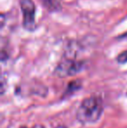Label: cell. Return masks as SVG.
<instances>
[{
	"mask_svg": "<svg viewBox=\"0 0 127 128\" xmlns=\"http://www.w3.org/2000/svg\"><path fill=\"white\" fill-rule=\"evenodd\" d=\"M20 8L23 13V26L28 30L36 28V5L32 0H20Z\"/></svg>",
	"mask_w": 127,
	"mask_h": 128,
	"instance_id": "3",
	"label": "cell"
},
{
	"mask_svg": "<svg viewBox=\"0 0 127 128\" xmlns=\"http://www.w3.org/2000/svg\"><path fill=\"white\" fill-rule=\"evenodd\" d=\"M84 68V62L74 60L71 58H65L62 60L55 69V75L60 78L73 76Z\"/></svg>",
	"mask_w": 127,
	"mask_h": 128,
	"instance_id": "2",
	"label": "cell"
},
{
	"mask_svg": "<svg viewBox=\"0 0 127 128\" xmlns=\"http://www.w3.org/2000/svg\"><path fill=\"white\" fill-rule=\"evenodd\" d=\"M57 128H66L65 126H58Z\"/></svg>",
	"mask_w": 127,
	"mask_h": 128,
	"instance_id": "9",
	"label": "cell"
},
{
	"mask_svg": "<svg viewBox=\"0 0 127 128\" xmlns=\"http://www.w3.org/2000/svg\"><path fill=\"white\" fill-rule=\"evenodd\" d=\"M117 61L119 64H126L127 63V51L121 52L117 58Z\"/></svg>",
	"mask_w": 127,
	"mask_h": 128,
	"instance_id": "6",
	"label": "cell"
},
{
	"mask_svg": "<svg viewBox=\"0 0 127 128\" xmlns=\"http://www.w3.org/2000/svg\"><path fill=\"white\" fill-rule=\"evenodd\" d=\"M20 128H28V127H26V126H21ZM31 128H45V127H44L43 125H40V124H37V125L33 126L31 127Z\"/></svg>",
	"mask_w": 127,
	"mask_h": 128,
	"instance_id": "7",
	"label": "cell"
},
{
	"mask_svg": "<svg viewBox=\"0 0 127 128\" xmlns=\"http://www.w3.org/2000/svg\"><path fill=\"white\" fill-rule=\"evenodd\" d=\"M82 84L79 80H73L71 81V83H69L67 86V89H66V92L64 93V95H69V94H72L73 92L78 91V90L81 88Z\"/></svg>",
	"mask_w": 127,
	"mask_h": 128,
	"instance_id": "4",
	"label": "cell"
},
{
	"mask_svg": "<svg viewBox=\"0 0 127 128\" xmlns=\"http://www.w3.org/2000/svg\"><path fill=\"white\" fill-rule=\"evenodd\" d=\"M121 38H127V32H126V33H125Z\"/></svg>",
	"mask_w": 127,
	"mask_h": 128,
	"instance_id": "8",
	"label": "cell"
},
{
	"mask_svg": "<svg viewBox=\"0 0 127 128\" xmlns=\"http://www.w3.org/2000/svg\"><path fill=\"white\" fill-rule=\"evenodd\" d=\"M44 5L51 10H56L58 8V4L57 2H55V0H42Z\"/></svg>",
	"mask_w": 127,
	"mask_h": 128,
	"instance_id": "5",
	"label": "cell"
},
{
	"mask_svg": "<svg viewBox=\"0 0 127 128\" xmlns=\"http://www.w3.org/2000/svg\"><path fill=\"white\" fill-rule=\"evenodd\" d=\"M104 111L103 101L98 96L86 98L77 111V118L82 124H92L98 121Z\"/></svg>",
	"mask_w": 127,
	"mask_h": 128,
	"instance_id": "1",
	"label": "cell"
}]
</instances>
